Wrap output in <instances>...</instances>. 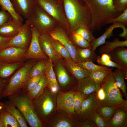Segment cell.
<instances>
[{"label": "cell", "instance_id": "1", "mask_svg": "<svg viewBox=\"0 0 127 127\" xmlns=\"http://www.w3.org/2000/svg\"><path fill=\"white\" fill-rule=\"evenodd\" d=\"M69 25L68 33L82 27L90 30L92 17L90 10L82 0H60Z\"/></svg>", "mask_w": 127, "mask_h": 127}, {"label": "cell", "instance_id": "2", "mask_svg": "<svg viewBox=\"0 0 127 127\" xmlns=\"http://www.w3.org/2000/svg\"><path fill=\"white\" fill-rule=\"evenodd\" d=\"M82 0L90 11L92 17L90 30L93 32L100 30L107 24L109 20L121 13L114 7L113 0Z\"/></svg>", "mask_w": 127, "mask_h": 127}, {"label": "cell", "instance_id": "3", "mask_svg": "<svg viewBox=\"0 0 127 127\" xmlns=\"http://www.w3.org/2000/svg\"><path fill=\"white\" fill-rule=\"evenodd\" d=\"M8 97L19 110L30 127H44L36 112L32 101L23 90Z\"/></svg>", "mask_w": 127, "mask_h": 127}, {"label": "cell", "instance_id": "4", "mask_svg": "<svg viewBox=\"0 0 127 127\" xmlns=\"http://www.w3.org/2000/svg\"><path fill=\"white\" fill-rule=\"evenodd\" d=\"M34 59H29L23 63L17 71L7 79L2 91V98L8 97L22 89L30 78V70L35 63Z\"/></svg>", "mask_w": 127, "mask_h": 127}, {"label": "cell", "instance_id": "5", "mask_svg": "<svg viewBox=\"0 0 127 127\" xmlns=\"http://www.w3.org/2000/svg\"><path fill=\"white\" fill-rule=\"evenodd\" d=\"M56 94L47 86L42 94L32 100L36 112L43 126L56 110Z\"/></svg>", "mask_w": 127, "mask_h": 127}, {"label": "cell", "instance_id": "6", "mask_svg": "<svg viewBox=\"0 0 127 127\" xmlns=\"http://www.w3.org/2000/svg\"><path fill=\"white\" fill-rule=\"evenodd\" d=\"M26 22L35 27L40 35L49 33L59 26L54 19L37 4Z\"/></svg>", "mask_w": 127, "mask_h": 127}, {"label": "cell", "instance_id": "7", "mask_svg": "<svg viewBox=\"0 0 127 127\" xmlns=\"http://www.w3.org/2000/svg\"><path fill=\"white\" fill-rule=\"evenodd\" d=\"M101 86L104 89L106 98L104 101L99 103L98 105L118 107L123 102L124 100L116 85L112 71L104 78Z\"/></svg>", "mask_w": 127, "mask_h": 127}, {"label": "cell", "instance_id": "8", "mask_svg": "<svg viewBox=\"0 0 127 127\" xmlns=\"http://www.w3.org/2000/svg\"><path fill=\"white\" fill-rule=\"evenodd\" d=\"M36 4L51 16L68 33L69 25L60 0H36Z\"/></svg>", "mask_w": 127, "mask_h": 127}, {"label": "cell", "instance_id": "9", "mask_svg": "<svg viewBox=\"0 0 127 127\" xmlns=\"http://www.w3.org/2000/svg\"><path fill=\"white\" fill-rule=\"evenodd\" d=\"M80 122L64 111L56 110L44 125L46 127H79Z\"/></svg>", "mask_w": 127, "mask_h": 127}, {"label": "cell", "instance_id": "10", "mask_svg": "<svg viewBox=\"0 0 127 127\" xmlns=\"http://www.w3.org/2000/svg\"><path fill=\"white\" fill-rule=\"evenodd\" d=\"M74 90L72 89L65 92L59 90L57 93L56 98V110L63 111L73 118L75 115L73 96Z\"/></svg>", "mask_w": 127, "mask_h": 127}, {"label": "cell", "instance_id": "11", "mask_svg": "<svg viewBox=\"0 0 127 127\" xmlns=\"http://www.w3.org/2000/svg\"><path fill=\"white\" fill-rule=\"evenodd\" d=\"M32 37L31 26L25 22L23 24L18 33L12 38L9 47H13L27 50Z\"/></svg>", "mask_w": 127, "mask_h": 127}, {"label": "cell", "instance_id": "12", "mask_svg": "<svg viewBox=\"0 0 127 127\" xmlns=\"http://www.w3.org/2000/svg\"><path fill=\"white\" fill-rule=\"evenodd\" d=\"M49 34L53 39L58 41L65 47L69 52L72 60L76 63L77 47L71 40L67 32L59 26Z\"/></svg>", "mask_w": 127, "mask_h": 127}, {"label": "cell", "instance_id": "13", "mask_svg": "<svg viewBox=\"0 0 127 127\" xmlns=\"http://www.w3.org/2000/svg\"><path fill=\"white\" fill-rule=\"evenodd\" d=\"M99 102L96 92L92 93L84 100L80 110L74 118L81 122L89 117L96 112Z\"/></svg>", "mask_w": 127, "mask_h": 127}, {"label": "cell", "instance_id": "14", "mask_svg": "<svg viewBox=\"0 0 127 127\" xmlns=\"http://www.w3.org/2000/svg\"><path fill=\"white\" fill-rule=\"evenodd\" d=\"M27 50L9 47L0 50V61L9 63L23 62Z\"/></svg>", "mask_w": 127, "mask_h": 127}, {"label": "cell", "instance_id": "15", "mask_svg": "<svg viewBox=\"0 0 127 127\" xmlns=\"http://www.w3.org/2000/svg\"><path fill=\"white\" fill-rule=\"evenodd\" d=\"M32 37L29 46L25 54L26 59H46L47 56L41 49L39 42L40 34L34 27L31 26Z\"/></svg>", "mask_w": 127, "mask_h": 127}, {"label": "cell", "instance_id": "16", "mask_svg": "<svg viewBox=\"0 0 127 127\" xmlns=\"http://www.w3.org/2000/svg\"><path fill=\"white\" fill-rule=\"evenodd\" d=\"M112 25L107 28L104 33L100 36L95 39L90 43L91 48L95 51L99 46L104 44L105 43L107 39L109 38L111 36H113V31L116 28H122L123 32L120 33V36L123 38L127 37V29L123 24L119 22H114Z\"/></svg>", "mask_w": 127, "mask_h": 127}, {"label": "cell", "instance_id": "17", "mask_svg": "<svg viewBox=\"0 0 127 127\" xmlns=\"http://www.w3.org/2000/svg\"><path fill=\"white\" fill-rule=\"evenodd\" d=\"M39 42L41 50L48 59L56 63L62 57L55 50L52 41V37L49 33L40 35Z\"/></svg>", "mask_w": 127, "mask_h": 127}, {"label": "cell", "instance_id": "18", "mask_svg": "<svg viewBox=\"0 0 127 127\" xmlns=\"http://www.w3.org/2000/svg\"><path fill=\"white\" fill-rule=\"evenodd\" d=\"M111 60L121 67L125 78L127 79V49L124 47H117L107 53Z\"/></svg>", "mask_w": 127, "mask_h": 127}, {"label": "cell", "instance_id": "19", "mask_svg": "<svg viewBox=\"0 0 127 127\" xmlns=\"http://www.w3.org/2000/svg\"><path fill=\"white\" fill-rule=\"evenodd\" d=\"M16 12L27 19L36 4V0H11Z\"/></svg>", "mask_w": 127, "mask_h": 127}, {"label": "cell", "instance_id": "20", "mask_svg": "<svg viewBox=\"0 0 127 127\" xmlns=\"http://www.w3.org/2000/svg\"><path fill=\"white\" fill-rule=\"evenodd\" d=\"M64 62L68 70L78 82L85 78L89 77L90 73L79 66L72 59H64Z\"/></svg>", "mask_w": 127, "mask_h": 127}, {"label": "cell", "instance_id": "21", "mask_svg": "<svg viewBox=\"0 0 127 127\" xmlns=\"http://www.w3.org/2000/svg\"><path fill=\"white\" fill-rule=\"evenodd\" d=\"M22 24V23L12 19L0 27V36L12 38L18 33Z\"/></svg>", "mask_w": 127, "mask_h": 127}, {"label": "cell", "instance_id": "22", "mask_svg": "<svg viewBox=\"0 0 127 127\" xmlns=\"http://www.w3.org/2000/svg\"><path fill=\"white\" fill-rule=\"evenodd\" d=\"M107 125V127H127V111L118 107Z\"/></svg>", "mask_w": 127, "mask_h": 127}, {"label": "cell", "instance_id": "23", "mask_svg": "<svg viewBox=\"0 0 127 127\" xmlns=\"http://www.w3.org/2000/svg\"><path fill=\"white\" fill-rule=\"evenodd\" d=\"M76 58L77 63L89 61L94 62L98 56L91 47L82 48L76 46Z\"/></svg>", "mask_w": 127, "mask_h": 127}, {"label": "cell", "instance_id": "24", "mask_svg": "<svg viewBox=\"0 0 127 127\" xmlns=\"http://www.w3.org/2000/svg\"><path fill=\"white\" fill-rule=\"evenodd\" d=\"M76 90L85 94L87 96L96 92L95 84L89 77L85 78L78 82V87Z\"/></svg>", "mask_w": 127, "mask_h": 127}, {"label": "cell", "instance_id": "25", "mask_svg": "<svg viewBox=\"0 0 127 127\" xmlns=\"http://www.w3.org/2000/svg\"><path fill=\"white\" fill-rule=\"evenodd\" d=\"M53 67V62L49 60V65L45 71V74L48 82L47 87L52 92L57 93L59 90L60 87Z\"/></svg>", "mask_w": 127, "mask_h": 127}, {"label": "cell", "instance_id": "26", "mask_svg": "<svg viewBox=\"0 0 127 127\" xmlns=\"http://www.w3.org/2000/svg\"><path fill=\"white\" fill-rule=\"evenodd\" d=\"M23 64V62L9 63L0 61V78L7 79Z\"/></svg>", "mask_w": 127, "mask_h": 127}, {"label": "cell", "instance_id": "27", "mask_svg": "<svg viewBox=\"0 0 127 127\" xmlns=\"http://www.w3.org/2000/svg\"><path fill=\"white\" fill-rule=\"evenodd\" d=\"M4 103V109L10 113L17 120L20 127H28L27 123L19 110L11 101H6Z\"/></svg>", "mask_w": 127, "mask_h": 127}, {"label": "cell", "instance_id": "28", "mask_svg": "<svg viewBox=\"0 0 127 127\" xmlns=\"http://www.w3.org/2000/svg\"><path fill=\"white\" fill-rule=\"evenodd\" d=\"M127 46V40L121 41L119 38H115L111 42L106 41L105 43L99 48V52L101 54H107L117 47H124Z\"/></svg>", "mask_w": 127, "mask_h": 127}, {"label": "cell", "instance_id": "29", "mask_svg": "<svg viewBox=\"0 0 127 127\" xmlns=\"http://www.w3.org/2000/svg\"><path fill=\"white\" fill-rule=\"evenodd\" d=\"M56 75L60 86L64 87L70 82L71 78L64 66L60 63H58L56 67Z\"/></svg>", "mask_w": 127, "mask_h": 127}, {"label": "cell", "instance_id": "30", "mask_svg": "<svg viewBox=\"0 0 127 127\" xmlns=\"http://www.w3.org/2000/svg\"><path fill=\"white\" fill-rule=\"evenodd\" d=\"M0 117L3 127H20L14 117L4 109L0 111Z\"/></svg>", "mask_w": 127, "mask_h": 127}, {"label": "cell", "instance_id": "31", "mask_svg": "<svg viewBox=\"0 0 127 127\" xmlns=\"http://www.w3.org/2000/svg\"><path fill=\"white\" fill-rule=\"evenodd\" d=\"M0 6L2 10L8 12L11 14L13 19L22 23L23 17L15 11L11 0H0Z\"/></svg>", "mask_w": 127, "mask_h": 127}, {"label": "cell", "instance_id": "32", "mask_svg": "<svg viewBox=\"0 0 127 127\" xmlns=\"http://www.w3.org/2000/svg\"><path fill=\"white\" fill-rule=\"evenodd\" d=\"M47 85L48 82L45 74L37 85L31 91L27 93V95L32 100L42 94Z\"/></svg>", "mask_w": 127, "mask_h": 127}, {"label": "cell", "instance_id": "33", "mask_svg": "<svg viewBox=\"0 0 127 127\" xmlns=\"http://www.w3.org/2000/svg\"><path fill=\"white\" fill-rule=\"evenodd\" d=\"M113 72L116 86L121 90L126 99H127L126 85L124 80L125 77L122 71L116 68Z\"/></svg>", "mask_w": 127, "mask_h": 127}, {"label": "cell", "instance_id": "34", "mask_svg": "<svg viewBox=\"0 0 127 127\" xmlns=\"http://www.w3.org/2000/svg\"><path fill=\"white\" fill-rule=\"evenodd\" d=\"M49 60H42L35 63L31 68L30 72V77L31 78L37 76L45 71L49 65Z\"/></svg>", "mask_w": 127, "mask_h": 127}, {"label": "cell", "instance_id": "35", "mask_svg": "<svg viewBox=\"0 0 127 127\" xmlns=\"http://www.w3.org/2000/svg\"><path fill=\"white\" fill-rule=\"evenodd\" d=\"M118 107L98 105L96 112L103 118L107 124Z\"/></svg>", "mask_w": 127, "mask_h": 127}, {"label": "cell", "instance_id": "36", "mask_svg": "<svg viewBox=\"0 0 127 127\" xmlns=\"http://www.w3.org/2000/svg\"><path fill=\"white\" fill-rule=\"evenodd\" d=\"M112 71L108 70H102L90 73L89 77L94 81L96 86V94L100 88L104 79Z\"/></svg>", "mask_w": 127, "mask_h": 127}, {"label": "cell", "instance_id": "37", "mask_svg": "<svg viewBox=\"0 0 127 127\" xmlns=\"http://www.w3.org/2000/svg\"><path fill=\"white\" fill-rule=\"evenodd\" d=\"M68 34L70 35L71 40L76 46L82 48L91 47L90 43L79 34L74 32Z\"/></svg>", "mask_w": 127, "mask_h": 127}, {"label": "cell", "instance_id": "38", "mask_svg": "<svg viewBox=\"0 0 127 127\" xmlns=\"http://www.w3.org/2000/svg\"><path fill=\"white\" fill-rule=\"evenodd\" d=\"M79 66L87 70L90 73L99 70L112 71L113 68L110 67L95 64L91 62H81L77 63Z\"/></svg>", "mask_w": 127, "mask_h": 127}, {"label": "cell", "instance_id": "39", "mask_svg": "<svg viewBox=\"0 0 127 127\" xmlns=\"http://www.w3.org/2000/svg\"><path fill=\"white\" fill-rule=\"evenodd\" d=\"M45 74V71L40 75L30 78L22 89L28 93L32 91L39 83Z\"/></svg>", "mask_w": 127, "mask_h": 127}, {"label": "cell", "instance_id": "40", "mask_svg": "<svg viewBox=\"0 0 127 127\" xmlns=\"http://www.w3.org/2000/svg\"><path fill=\"white\" fill-rule=\"evenodd\" d=\"M101 57L98 56L96 60L97 62L99 65L109 67H115L122 71V68L111 60L110 56L108 54L103 53Z\"/></svg>", "mask_w": 127, "mask_h": 127}, {"label": "cell", "instance_id": "41", "mask_svg": "<svg viewBox=\"0 0 127 127\" xmlns=\"http://www.w3.org/2000/svg\"><path fill=\"white\" fill-rule=\"evenodd\" d=\"M73 96L74 110L76 115L80 110L83 102L88 96L75 90L74 91Z\"/></svg>", "mask_w": 127, "mask_h": 127}, {"label": "cell", "instance_id": "42", "mask_svg": "<svg viewBox=\"0 0 127 127\" xmlns=\"http://www.w3.org/2000/svg\"><path fill=\"white\" fill-rule=\"evenodd\" d=\"M52 41L56 51L64 59H71L70 54L65 47L58 41L52 37Z\"/></svg>", "mask_w": 127, "mask_h": 127}, {"label": "cell", "instance_id": "43", "mask_svg": "<svg viewBox=\"0 0 127 127\" xmlns=\"http://www.w3.org/2000/svg\"><path fill=\"white\" fill-rule=\"evenodd\" d=\"M73 32L80 34L90 43L95 38L93 35V32L86 27H80Z\"/></svg>", "mask_w": 127, "mask_h": 127}, {"label": "cell", "instance_id": "44", "mask_svg": "<svg viewBox=\"0 0 127 127\" xmlns=\"http://www.w3.org/2000/svg\"><path fill=\"white\" fill-rule=\"evenodd\" d=\"M95 123L96 127H107V123L103 118L95 112L90 117Z\"/></svg>", "mask_w": 127, "mask_h": 127}, {"label": "cell", "instance_id": "45", "mask_svg": "<svg viewBox=\"0 0 127 127\" xmlns=\"http://www.w3.org/2000/svg\"><path fill=\"white\" fill-rule=\"evenodd\" d=\"M119 22L122 23L126 27L127 26V8L118 16L115 18L111 19L108 22L107 24L114 22Z\"/></svg>", "mask_w": 127, "mask_h": 127}, {"label": "cell", "instance_id": "46", "mask_svg": "<svg viewBox=\"0 0 127 127\" xmlns=\"http://www.w3.org/2000/svg\"><path fill=\"white\" fill-rule=\"evenodd\" d=\"M113 3L114 7L121 13L127 8V0H113Z\"/></svg>", "mask_w": 127, "mask_h": 127}, {"label": "cell", "instance_id": "47", "mask_svg": "<svg viewBox=\"0 0 127 127\" xmlns=\"http://www.w3.org/2000/svg\"><path fill=\"white\" fill-rule=\"evenodd\" d=\"M12 19L11 15L8 12L0 10V27Z\"/></svg>", "mask_w": 127, "mask_h": 127}, {"label": "cell", "instance_id": "48", "mask_svg": "<svg viewBox=\"0 0 127 127\" xmlns=\"http://www.w3.org/2000/svg\"><path fill=\"white\" fill-rule=\"evenodd\" d=\"M12 38L0 36V50L9 47V43Z\"/></svg>", "mask_w": 127, "mask_h": 127}, {"label": "cell", "instance_id": "49", "mask_svg": "<svg viewBox=\"0 0 127 127\" xmlns=\"http://www.w3.org/2000/svg\"><path fill=\"white\" fill-rule=\"evenodd\" d=\"M79 127H96L94 122L90 117L80 122Z\"/></svg>", "mask_w": 127, "mask_h": 127}, {"label": "cell", "instance_id": "50", "mask_svg": "<svg viewBox=\"0 0 127 127\" xmlns=\"http://www.w3.org/2000/svg\"><path fill=\"white\" fill-rule=\"evenodd\" d=\"M99 103L104 101L106 98V94L103 88L101 86L96 94Z\"/></svg>", "mask_w": 127, "mask_h": 127}, {"label": "cell", "instance_id": "51", "mask_svg": "<svg viewBox=\"0 0 127 127\" xmlns=\"http://www.w3.org/2000/svg\"><path fill=\"white\" fill-rule=\"evenodd\" d=\"M7 79H4L0 78V99L2 98V91L6 84Z\"/></svg>", "mask_w": 127, "mask_h": 127}, {"label": "cell", "instance_id": "52", "mask_svg": "<svg viewBox=\"0 0 127 127\" xmlns=\"http://www.w3.org/2000/svg\"><path fill=\"white\" fill-rule=\"evenodd\" d=\"M122 109L127 111V99L124 100L123 102L118 106Z\"/></svg>", "mask_w": 127, "mask_h": 127}, {"label": "cell", "instance_id": "53", "mask_svg": "<svg viewBox=\"0 0 127 127\" xmlns=\"http://www.w3.org/2000/svg\"><path fill=\"white\" fill-rule=\"evenodd\" d=\"M4 109V103L0 101V111Z\"/></svg>", "mask_w": 127, "mask_h": 127}, {"label": "cell", "instance_id": "54", "mask_svg": "<svg viewBox=\"0 0 127 127\" xmlns=\"http://www.w3.org/2000/svg\"><path fill=\"white\" fill-rule=\"evenodd\" d=\"M0 127H3V125L1 122L0 117Z\"/></svg>", "mask_w": 127, "mask_h": 127}]
</instances>
